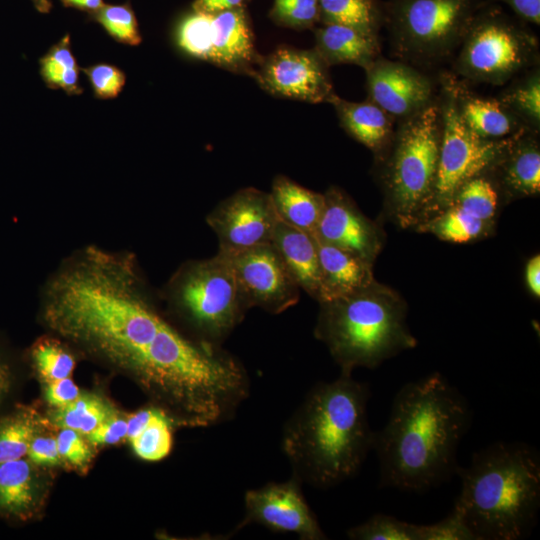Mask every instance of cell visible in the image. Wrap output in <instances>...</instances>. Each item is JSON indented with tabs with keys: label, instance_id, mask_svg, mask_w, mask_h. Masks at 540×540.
Masks as SVG:
<instances>
[{
	"label": "cell",
	"instance_id": "obj_4",
	"mask_svg": "<svg viewBox=\"0 0 540 540\" xmlns=\"http://www.w3.org/2000/svg\"><path fill=\"white\" fill-rule=\"evenodd\" d=\"M315 336L328 348L342 374L374 369L414 348L406 325V307L390 289L375 281L349 295L319 302Z\"/></svg>",
	"mask_w": 540,
	"mask_h": 540
},
{
	"label": "cell",
	"instance_id": "obj_18",
	"mask_svg": "<svg viewBox=\"0 0 540 540\" xmlns=\"http://www.w3.org/2000/svg\"><path fill=\"white\" fill-rule=\"evenodd\" d=\"M313 237L321 274L318 302L349 295L374 282L372 262Z\"/></svg>",
	"mask_w": 540,
	"mask_h": 540
},
{
	"label": "cell",
	"instance_id": "obj_39",
	"mask_svg": "<svg viewBox=\"0 0 540 540\" xmlns=\"http://www.w3.org/2000/svg\"><path fill=\"white\" fill-rule=\"evenodd\" d=\"M94 94L101 99L115 98L122 91L126 76L116 66L110 64H97L83 69Z\"/></svg>",
	"mask_w": 540,
	"mask_h": 540
},
{
	"label": "cell",
	"instance_id": "obj_21",
	"mask_svg": "<svg viewBox=\"0 0 540 540\" xmlns=\"http://www.w3.org/2000/svg\"><path fill=\"white\" fill-rule=\"evenodd\" d=\"M314 49L328 66L355 64L364 69L380 53L377 35L338 24H325L315 30Z\"/></svg>",
	"mask_w": 540,
	"mask_h": 540
},
{
	"label": "cell",
	"instance_id": "obj_15",
	"mask_svg": "<svg viewBox=\"0 0 540 540\" xmlns=\"http://www.w3.org/2000/svg\"><path fill=\"white\" fill-rule=\"evenodd\" d=\"M319 240L373 262L380 241L375 226L337 187L324 194V209L316 231Z\"/></svg>",
	"mask_w": 540,
	"mask_h": 540
},
{
	"label": "cell",
	"instance_id": "obj_20",
	"mask_svg": "<svg viewBox=\"0 0 540 540\" xmlns=\"http://www.w3.org/2000/svg\"><path fill=\"white\" fill-rule=\"evenodd\" d=\"M272 244L299 288L318 300L321 274L314 237L279 219Z\"/></svg>",
	"mask_w": 540,
	"mask_h": 540
},
{
	"label": "cell",
	"instance_id": "obj_9",
	"mask_svg": "<svg viewBox=\"0 0 540 540\" xmlns=\"http://www.w3.org/2000/svg\"><path fill=\"white\" fill-rule=\"evenodd\" d=\"M440 106L442 134L437 176L432 196L420 220H429L447 209L459 188L470 179L489 172L517 135L490 140L472 132L460 117L447 80L444 81Z\"/></svg>",
	"mask_w": 540,
	"mask_h": 540
},
{
	"label": "cell",
	"instance_id": "obj_8",
	"mask_svg": "<svg viewBox=\"0 0 540 540\" xmlns=\"http://www.w3.org/2000/svg\"><path fill=\"white\" fill-rule=\"evenodd\" d=\"M537 60L538 40L526 23L489 3L462 41L453 68L470 81L500 85Z\"/></svg>",
	"mask_w": 540,
	"mask_h": 540
},
{
	"label": "cell",
	"instance_id": "obj_45",
	"mask_svg": "<svg viewBox=\"0 0 540 540\" xmlns=\"http://www.w3.org/2000/svg\"><path fill=\"white\" fill-rule=\"evenodd\" d=\"M246 0H195L193 10L208 14H216L219 12L243 7Z\"/></svg>",
	"mask_w": 540,
	"mask_h": 540
},
{
	"label": "cell",
	"instance_id": "obj_42",
	"mask_svg": "<svg viewBox=\"0 0 540 540\" xmlns=\"http://www.w3.org/2000/svg\"><path fill=\"white\" fill-rule=\"evenodd\" d=\"M45 397L47 402L56 408L64 407L79 395V389L70 377L47 383Z\"/></svg>",
	"mask_w": 540,
	"mask_h": 540
},
{
	"label": "cell",
	"instance_id": "obj_38",
	"mask_svg": "<svg viewBox=\"0 0 540 540\" xmlns=\"http://www.w3.org/2000/svg\"><path fill=\"white\" fill-rule=\"evenodd\" d=\"M419 529L420 540H477L455 506L445 518L432 524L419 525Z\"/></svg>",
	"mask_w": 540,
	"mask_h": 540
},
{
	"label": "cell",
	"instance_id": "obj_13",
	"mask_svg": "<svg viewBox=\"0 0 540 540\" xmlns=\"http://www.w3.org/2000/svg\"><path fill=\"white\" fill-rule=\"evenodd\" d=\"M294 476L284 482H269L248 490L244 496L245 517L239 528L257 523L275 532L294 533L303 540L327 539Z\"/></svg>",
	"mask_w": 540,
	"mask_h": 540
},
{
	"label": "cell",
	"instance_id": "obj_43",
	"mask_svg": "<svg viewBox=\"0 0 540 540\" xmlns=\"http://www.w3.org/2000/svg\"><path fill=\"white\" fill-rule=\"evenodd\" d=\"M27 454L31 461L39 465H55L61 458L56 438L52 437L33 438Z\"/></svg>",
	"mask_w": 540,
	"mask_h": 540
},
{
	"label": "cell",
	"instance_id": "obj_16",
	"mask_svg": "<svg viewBox=\"0 0 540 540\" xmlns=\"http://www.w3.org/2000/svg\"><path fill=\"white\" fill-rule=\"evenodd\" d=\"M260 60L243 7L212 15L210 63L253 77Z\"/></svg>",
	"mask_w": 540,
	"mask_h": 540
},
{
	"label": "cell",
	"instance_id": "obj_34",
	"mask_svg": "<svg viewBox=\"0 0 540 540\" xmlns=\"http://www.w3.org/2000/svg\"><path fill=\"white\" fill-rule=\"evenodd\" d=\"M31 357L37 372L47 383L70 377L75 368L73 355L52 338L37 341L31 350Z\"/></svg>",
	"mask_w": 540,
	"mask_h": 540
},
{
	"label": "cell",
	"instance_id": "obj_3",
	"mask_svg": "<svg viewBox=\"0 0 540 540\" xmlns=\"http://www.w3.org/2000/svg\"><path fill=\"white\" fill-rule=\"evenodd\" d=\"M461 490L454 506L477 540H521L540 509V454L525 442H495L458 467Z\"/></svg>",
	"mask_w": 540,
	"mask_h": 540
},
{
	"label": "cell",
	"instance_id": "obj_31",
	"mask_svg": "<svg viewBox=\"0 0 540 540\" xmlns=\"http://www.w3.org/2000/svg\"><path fill=\"white\" fill-rule=\"evenodd\" d=\"M487 226L488 223L455 205H451L426 223L427 230L443 240L456 243L468 242L479 237Z\"/></svg>",
	"mask_w": 540,
	"mask_h": 540
},
{
	"label": "cell",
	"instance_id": "obj_46",
	"mask_svg": "<svg viewBox=\"0 0 540 540\" xmlns=\"http://www.w3.org/2000/svg\"><path fill=\"white\" fill-rule=\"evenodd\" d=\"M158 407H150L147 409H142L133 413L126 420L127 422V435L126 438L130 441L136 437L144 427L149 423L154 414L156 413Z\"/></svg>",
	"mask_w": 540,
	"mask_h": 540
},
{
	"label": "cell",
	"instance_id": "obj_19",
	"mask_svg": "<svg viewBox=\"0 0 540 540\" xmlns=\"http://www.w3.org/2000/svg\"><path fill=\"white\" fill-rule=\"evenodd\" d=\"M447 81L453 91L461 119L476 135L499 140L529 129L499 99L472 95L456 85V82Z\"/></svg>",
	"mask_w": 540,
	"mask_h": 540
},
{
	"label": "cell",
	"instance_id": "obj_1",
	"mask_svg": "<svg viewBox=\"0 0 540 540\" xmlns=\"http://www.w3.org/2000/svg\"><path fill=\"white\" fill-rule=\"evenodd\" d=\"M471 421L468 401L440 373L405 383L374 434L379 486L422 493L448 481Z\"/></svg>",
	"mask_w": 540,
	"mask_h": 540
},
{
	"label": "cell",
	"instance_id": "obj_50",
	"mask_svg": "<svg viewBox=\"0 0 540 540\" xmlns=\"http://www.w3.org/2000/svg\"><path fill=\"white\" fill-rule=\"evenodd\" d=\"M35 8L41 13H47L51 9V0H32Z\"/></svg>",
	"mask_w": 540,
	"mask_h": 540
},
{
	"label": "cell",
	"instance_id": "obj_6",
	"mask_svg": "<svg viewBox=\"0 0 540 540\" xmlns=\"http://www.w3.org/2000/svg\"><path fill=\"white\" fill-rule=\"evenodd\" d=\"M442 134L440 102L431 101L401 119L393 139L385 187L399 222L420 220L434 189Z\"/></svg>",
	"mask_w": 540,
	"mask_h": 540
},
{
	"label": "cell",
	"instance_id": "obj_40",
	"mask_svg": "<svg viewBox=\"0 0 540 540\" xmlns=\"http://www.w3.org/2000/svg\"><path fill=\"white\" fill-rule=\"evenodd\" d=\"M56 441L60 457L70 464L83 466L90 461L92 452L77 431L62 428Z\"/></svg>",
	"mask_w": 540,
	"mask_h": 540
},
{
	"label": "cell",
	"instance_id": "obj_30",
	"mask_svg": "<svg viewBox=\"0 0 540 540\" xmlns=\"http://www.w3.org/2000/svg\"><path fill=\"white\" fill-rule=\"evenodd\" d=\"M111 416L108 406L94 395H79L74 401L60 407L54 420L62 428L88 435Z\"/></svg>",
	"mask_w": 540,
	"mask_h": 540
},
{
	"label": "cell",
	"instance_id": "obj_5",
	"mask_svg": "<svg viewBox=\"0 0 540 540\" xmlns=\"http://www.w3.org/2000/svg\"><path fill=\"white\" fill-rule=\"evenodd\" d=\"M490 0H387L386 26L403 62L434 64L458 50L479 12Z\"/></svg>",
	"mask_w": 540,
	"mask_h": 540
},
{
	"label": "cell",
	"instance_id": "obj_10",
	"mask_svg": "<svg viewBox=\"0 0 540 540\" xmlns=\"http://www.w3.org/2000/svg\"><path fill=\"white\" fill-rule=\"evenodd\" d=\"M278 221L270 193L253 187L236 191L206 218L218 238V252L226 256L272 243Z\"/></svg>",
	"mask_w": 540,
	"mask_h": 540
},
{
	"label": "cell",
	"instance_id": "obj_14",
	"mask_svg": "<svg viewBox=\"0 0 540 540\" xmlns=\"http://www.w3.org/2000/svg\"><path fill=\"white\" fill-rule=\"evenodd\" d=\"M365 70L370 100L392 118H405L432 101V82L407 62L378 57Z\"/></svg>",
	"mask_w": 540,
	"mask_h": 540
},
{
	"label": "cell",
	"instance_id": "obj_23",
	"mask_svg": "<svg viewBox=\"0 0 540 540\" xmlns=\"http://www.w3.org/2000/svg\"><path fill=\"white\" fill-rule=\"evenodd\" d=\"M329 103L335 107L341 126L358 142L375 152L389 142L393 118L371 100L349 102L335 94Z\"/></svg>",
	"mask_w": 540,
	"mask_h": 540
},
{
	"label": "cell",
	"instance_id": "obj_33",
	"mask_svg": "<svg viewBox=\"0 0 540 540\" xmlns=\"http://www.w3.org/2000/svg\"><path fill=\"white\" fill-rule=\"evenodd\" d=\"M346 535L352 540H420V529L418 524L378 513L349 528Z\"/></svg>",
	"mask_w": 540,
	"mask_h": 540
},
{
	"label": "cell",
	"instance_id": "obj_17",
	"mask_svg": "<svg viewBox=\"0 0 540 540\" xmlns=\"http://www.w3.org/2000/svg\"><path fill=\"white\" fill-rule=\"evenodd\" d=\"M535 133L528 129L517 134L489 171L496 172L494 183L511 197L540 191V149Z\"/></svg>",
	"mask_w": 540,
	"mask_h": 540
},
{
	"label": "cell",
	"instance_id": "obj_28",
	"mask_svg": "<svg viewBox=\"0 0 540 540\" xmlns=\"http://www.w3.org/2000/svg\"><path fill=\"white\" fill-rule=\"evenodd\" d=\"M451 205L489 223L495 216L498 205L497 186L488 176V172L478 175L459 188Z\"/></svg>",
	"mask_w": 540,
	"mask_h": 540
},
{
	"label": "cell",
	"instance_id": "obj_7",
	"mask_svg": "<svg viewBox=\"0 0 540 540\" xmlns=\"http://www.w3.org/2000/svg\"><path fill=\"white\" fill-rule=\"evenodd\" d=\"M165 294L198 333V339L213 344L219 345L247 311L229 257L219 252L181 265L169 280Z\"/></svg>",
	"mask_w": 540,
	"mask_h": 540
},
{
	"label": "cell",
	"instance_id": "obj_41",
	"mask_svg": "<svg viewBox=\"0 0 540 540\" xmlns=\"http://www.w3.org/2000/svg\"><path fill=\"white\" fill-rule=\"evenodd\" d=\"M127 422L123 419L110 416L100 423L87 436L94 445L116 444L126 438Z\"/></svg>",
	"mask_w": 540,
	"mask_h": 540
},
{
	"label": "cell",
	"instance_id": "obj_12",
	"mask_svg": "<svg viewBox=\"0 0 540 540\" xmlns=\"http://www.w3.org/2000/svg\"><path fill=\"white\" fill-rule=\"evenodd\" d=\"M328 67L314 48L281 46L261 57L253 77L275 96L308 103L330 102L335 92Z\"/></svg>",
	"mask_w": 540,
	"mask_h": 540
},
{
	"label": "cell",
	"instance_id": "obj_22",
	"mask_svg": "<svg viewBox=\"0 0 540 540\" xmlns=\"http://www.w3.org/2000/svg\"><path fill=\"white\" fill-rule=\"evenodd\" d=\"M270 196L284 223L314 234L324 209V194L309 190L284 175H277Z\"/></svg>",
	"mask_w": 540,
	"mask_h": 540
},
{
	"label": "cell",
	"instance_id": "obj_35",
	"mask_svg": "<svg viewBox=\"0 0 540 540\" xmlns=\"http://www.w3.org/2000/svg\"><path fill=\"white\" fill-rule=\"evenodd\" d=\"M92 16L116 41L133 46L141 43L136 17L129 5L103 4Z\"/></svg>",
	"mask_w": 540,
	"mask_h": 540
},
{
	"label": "cell",
	"instance_id": "obj_11",
	"mask_svg": "<svg viewBox=\"0 0 540 540\" xmlns=\"http://www.w3.org/2000/svg\"><path fill=\"white\" fill-rule=\"evenodd\" d=\"M247 310L279 314L299 300V286L272 243L228 256Z\"/></svg>",
	"mask_w": 540,
	"mask_h": 540
},
{
	"label": "cell",
	"instance_id": "obj_48",
	"mask_svg": "<svg viewBox=\"0 0 540 540\" xmlns=\"http://www.w3.org/2000/svg\"><path fill=\"white\" fill-rule=\"evenodd\" d=\"M67 7H74L89 12L99 9L104 3L103 0H61Z\"/></svg>",
	"mask_w": 540,
	"mask_h": 540
},
{
	"label": "cell",
	"instance_id": "obj_49",
	"mask_svg": "<svg viewBox=\"0 0 540 540\" xmlns=\"http://www.w3.org/2000/svg\"><path fill=\"white\" fill-rule=\"evenodd\" d=\"M10 385V370L8 365L0 358V399L7 392Z\"/></svg>",
	"mask_w": 540,
	"mask_h": 540
},
{
	"label": "cell",
	"instance_id": "obj_36",
	"mask_svg": "<svg viewBox=\"0 0 540 540\" xmlns=\"http://www.w3.org/2000/svg\"><path fill=\"white\" fill-rule=\"evenodd\" d=\"M35 433V423L27 415H16L0 423V464L22 458Z\"/></svg>",
	"mask_w": 540,
	"mask_h": 540
},
{
	"label": "cell",
	"instance_id": "obj_26",
	"mask_svg": "<svg viewBox=\"0 0 540 540\" xmlns=\"http://www.w3.org/2000/svg\"><path fill=\"white\" fill-rule=\"evenodd\" d=\"M44 82L51 88L63 89L68 94H80L79 67L74 57L70 37L66 35L40 60Z\"/></svg>",
	"mask_w": 540,
	"mask_h": 540
},
{
	"label": "cell",
	"instance_id": "obj_27",
	"mask_svg": "<svg viewBox=\"0 0 540 540\" xmlns=\"http://www.w3.org/2000/svg\"><path fill=\"white\" fill-rule=\"evenodd\" d=\"M499 100L527 128L538 131L540 124L539 70L532 71L525 78L511 85Z\"/></svg>",
	"mask_w": 540,
	"mask_h": 540
},
{
	"label": "cell",
	"instance_id": "obj_25",
	"mask_svg": "<svg viewBox=\"0 0 540 540\" xmlns=\"http://www.w3.org/2000/svg\"><path fill=\"white\" fill-rule=\"evenodd\" d=\"M33 484L29 463L20 458L0 464V507L20 514L33 504Z\"/></svg>",
	"mask_w": 540,
	"mask_h": 540
},
{
	"label": "cell",
	"instance_id": "obj_24",
	"mask_svg": "<svg viewBox=\"0 0 540 540\" xmlns=\"http://www.w3.org/2000/svg\"><path fill=\"white\" fill-rule=\"evenodd\" d=\"M319 22L352 27L377 35L383 25V3L379 0H319Z\"/></svg>",
	"mask_w": 540,
	"mask_h": 540
},
{
	"label": "cell",
	"instance_id": "obj_29",
	"mask_svg": "<svg viewBox=\"0 0 540 540\" xmlns=\"http://www.w3.org/2000/svg\"><path fill=\"white\" fill-rule=\"evenodd\" d=\"M173 420L160 407L144 427L130 440L134 453L141 459L156 462L167 457L173 447Z\"/></svg>",
	"mask_w": 540,
	"mask_h": 540
},
{
	"label": "cell",
	"instance_id": "obj_37",
	"mask_svg": "<svg viewBox=\"0 0 540 540\" xmlns=\"http://www.w3.org/2000/svg\"><path fill=\"white\" fill-rule=\"evenodd\" d=\"M271 19L278 25L307 29L319 22V0H274Z\"/></svg>",
	"mask_w": 540,
	"mask_h": 540
},
{
	"label": "cell",
	"instance_id": "obj_47",
	"mask_svg": "<svg viewBox=\"0 0 540 540\" xmlns=\"http://www.w3.org/2000/svg\"><path fill=\"white\" fill-rule=\"evenodd\" d=\"M525 278L529 290L537 297L540 296V256L531 258L525 271Z\"/></svg>",
	"mask_w": 540,
	"mask_h": 540
},
{
	"label": "cell",
	"instance_id": "obj_44",
	"mask_svg": "<svg viewBox=\"0 0 540 540\" xmlns=\"http://www.w3.org/2000/svg\"><path fill=\"white\" fill-rule=\"evenodd\" d=\"M490 2L508 5L516 17L525 23L537 26L540 24V0H490Z\"/></svg>",
	"mask_w": 540,
	"mask_h": 540
},
{
	"label": "cell",
	"instance_id": "obj_2",
	"mask_svg": "<svg viewBox=\"0 0 540 540\" xmlns=\"http://www.w3.org/2000/svg\"><path fill=\"white\" fill-rule=\"evenodd\" d=\"M367 383L340 374L316 384L286 422L282 450L293 476L317 489L354 477L373 449Z\"/></svg>",
	"mask_w": 540,
	"mask_h": 540
},
{
	"label": "cell",
	"instance_id": "obj_32",
	"mask_svg": "<svg viewBox=\"0 0 540 540\" xmlns=\"http://www.w3.org/2000/svg\"><path fill=\"white\" fill-rule=\"evenodd\" d=\"M212 15L192 11L179 23L176 41L189 56L210 62L212 52Z\"/></svg>",
	"mask_w": 540,
	"mask_h": 540
}]
</instances>
